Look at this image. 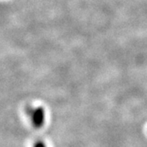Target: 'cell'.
Wrapping results in <instances>:
<instances>
[{
	"label": "cell",
	"instance_id": "cell-1",
	"mask_svg": "<svg viewBox=\"0 0 147 147\" xmlns=\"http://www.w3.org/2000/svg\"><path fill=\"white\" fill-rule=\"evenodd\" d=\"M33 124L36 128H40L44 124V119H45V113L42 107H38L34 109L33 115L31 116Z\"/></svg>",
	"mask_w": 147,
	"mask_h": 147
},
{
	"label": "cell",
	"instance_id": "cell-2",
	"mask_svg": "<svg viewBox=\"0 0 147 147\" xmlns=\"http://www.w3.org/2000/svg\"><path fill=\"white\" fill-rule=\"evenodd\" d=\"M34 147H46L45 144L42 142H38L34 144Z\"/></svg>",
	"mask_w": 147,
	"mask_h": 147
}]
</instances>
